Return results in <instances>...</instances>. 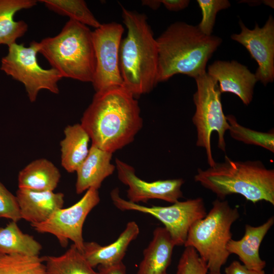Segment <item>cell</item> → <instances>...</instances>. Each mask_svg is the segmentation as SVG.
<instances>
[{
  "label": "cell",
  "instance_id": "603a6c76",
  "mask_svg": "<svg viewBox=\"0 0 274 274\" xmlns=\"http://www.w3.org/2000/svg\"><path fill=\"white\" fill-rule=\"evenodd\" d=\"M42 246L34 237L23 233L17 222L11 221L0 227V254H20L39 256Z\"/></svg>",
  "mask_w": 274,
  "mask_h": 274
},
{
  "label": "cell",
  "instance_id": "4fadbf2b",
  "mask_svg": "<svg viewBox=\"0 0 274 274\" xmlns=\"http://www.w3.org/2000/svg\"><path fill=\"white\" fill-rule=\"evenodd\" d=\"M119 180L127 186L128 200L138 203L146 202L150 199H158L174 203L183 197L181 187L184 183L182 179L144 181L135 173L134 168L118 158L115 159Z\"/></svg>",
  "mask_w": 274,
  "mask_h": 274
},
{
  "label": "cell",
  "instance_id": "9a60e30c",
  "mask_svg": "<svg viewBox=\"0 0 274 274\" xmlns=\"http://www.w3.org/2000/svg\"><path fill=\"white\" fill-rule=\"evenodd\" d=\"M16 196L21 219L30 224L44 222L64 204V194L61 192L18 188Z\"/></svg>",
  "mask_w": 274,
  "mask_h": 274
},
{
  "label": "cell",
  "instance_id": "44dd1931",
  "mask_svg": "<svg viewBox=\"0 0 274 274\" xmlns=\"http://www.w3.org/2000/svg\"><path fill=\"white\" fill-rule=\"evenodd\" d=\"M60 143L61 165L68 173L76 172L87 156L90 138L81 124L67 126Z\"/></svg>",
  "mask_w": 274,
  "mask_h": 274
},
{
  "label": "cell",
  "instance_id": "ffe728a7",
  "mask_svg": "<svg viewBox=\"0 0 274 274\" xmlns=\"http://www.w3.org/2000/svg\"><path fill=\"white\" fill-rule=\"evenodd\" d=\"M60 177L59 170L51 161L45 158L38 159L31 162L19 172L18 188L53 191Z\"/></svg>",
  "mask_w": 274,
  "mask_h": 274
},
{
  "label": "cell",
  "instance_id": "6da1fadb",
  "mask_svg": "<svg viewBox=\"0 0 274 274\" xmlns=\"http://www.w3.org/2000/svg\"><path fill=\"white\" fill-rule=\"evenodd\" d=\"M81 124L92 145L113 153L134 140L143 119L136 98L120 86L95 92Z\"/></svg>",
  "mask_w": 274,
  "mask_h": 274
},
{
  "label": "cell",
  "instance_id": "7a4b0ae2",
  "mask_svg": "<svg viewBox=\"0 0 274 274\" xmlns=\"http://www.w3.org/2000/svg\"><path fill=\"white\" fill-rule=\"evenodd\" d=\"M156 41L159 83L178 74L195 79L207 72V62L222 39L204 35L197 25L178 21L168 26Z\"/></svg>",
  "mask_w": 274,
  "mask_h": 274
},
{
  "label": "cell",
  "instance_id": "8fae6325",
  "mask_svg": "<svg viewBox=\"0 0 274 274\" xmlns=\"http://www.w3.org/2000/svg\"><path fill=\"white\" fill-rule=\"evenodd\" d=\"M98 190L89 188L81 199L73 206L59 209L44 222L30 224L31 226L38 232L54 235L62 247L65 248L68 241H72L82 253L85 242L83 227L88 214L100 201Z\"/></svg>",
  "mask_w": 274,
  "mask_h": 274
},
{
  "label": "cell",
  "instance_id": "30bf717a",
  "mask_svg": "<svg viewBox=\"0 0 274 274\" xmlns=\"http://www.w3.org/2000/svg\"><path fill=\"white\" fill-rule=\"evenodd\" d=\"M123 31L115 22L101 24L92 31L95 70L92 84L96 92L122 86L119 52Z\"/></svg>",
  "mask_w": 274,
  "mask_h": 274
},
{
  "label": "cell",
  "instance_id": "d590c367",
  "mask_svg": "<svg viewBox=\"0 0 274 274\" xmlns=\"http://www.w3.org/2000/svg\"><path fill=\"white\" fill-rule=\"evenodd\" d=\"M210 274H221V272H210Z\"/></svg>",
  "mask_w": 274,
  "mask_h": 274
},
{
  "label": "cell",
  "instance_id": "ac0fdd59",
  "mask_svg": "<svg viewBox=\"0 0 274 274\" xmlns=\"http://www.w3.org/2000/svg\"><path fill=\"white\" fill-rule=\"evenodd\" d=\"M112 154L91 144L87 156L76 170L77 194L91 187L98 189L103 181L113 173L116 166L111 163Z\"/></svg>",
  "mask_w": 274,
  "mask_h": 274
},
{
  "label": "cell",
  "instance_id": "ba28073f",
  "mask_svg": "<svg viewBox=\"0 0 274 274\" xmlns=\"http://www.w3.org/2000/svg\"><path fill=\"white\" fill-rule=\"evenodd\" d=\"M39 50V42L35 41L28 47L15 43L8 46V54L1 60V70L24 85L31 102L36 100L42 89L58 94L57 83L62 78L56 70L40 66L37 57Z\"/></svg>",
  "mask_w": 274,
  "mask_h": 274
},
{
  "label": "cell",
  "instance_id": "836d02e7",
  "mask_svg": "<svg viewBox=\"0 0 274 274\" xmlns=\"http://www.w3.org/2000/svg\"><path fill=\"white\" fill-rule=\"evenodd\" d=\"M143 5L147 6L155 10L159 8L161 4L160 0H144L142 1Z\"/></svg>",
  "mask_w": 274,
  "mask_h": 274
},
{
  "label": "cell",
  "instance_id": "cb8c5ba5",
  "mask_svg": "<svg viewBox=\"0 0 274 274\" xmlns=\"http://www.w3.org/2000/svg\"><path fill=\"white\" fill-rule=\"evenodd\" d=\"M43 258L47 274H100L94 270L74 244L61 255Z\"/></svg>",
  "mask_w": 274,
  "mask_h": 274
},
{
  "label": "cell",
  "instance_id": "d6a6232c",
  "mask_svg": "<svg viewBox=\"0 0 274 274\" xmlns=\"http://www.w3.org/2000/svg\"><path fill=\"white\" fill-rule=\"evenodd\" d=\"M98 271L100 274H126V267L121 262L111 266H98Z\"/></svg>",
  "mask_w": 274,
  "mask_h": 274
},
{
  "label": "cell",
  "instance_id": "8d00e7d4",
  "mask_svg": "<svg viewBox=\"0 0 274 274\" xmlns=\"http://www.w3.org/2000/svg\"><path fill=\"white\" fill-rule=\"evenodd\" d=\"M166 274H168L167 273H166ZM176 274H177V273H176Z\"/></svg>",
  "mask_w": 274,
  "mask_h": 274
},
{
  "label": "cell",
  "instance_id": "7402d4cb",
  "mask_svg": "<svg viewBox=\"0 0 274 274\" xmlns=\"http://www.w3.org/2000/svg\"><path fill=\"white\" fill-rule=\"evenodd\" d=\"M36 0H0V45L8 46L16 43L28 29L27 23L15 21V14L22 10L36 6Z\"/></svg>",
  "mask_w": 274,
  "mask_h": 274
},
{
  "label": "cell",
  "instance_id": "4dcf8cb0",
  "mask_svg": "<svg viewBox=\"0 0 274 274\" xmlns=\"http://www.w3.org/2000/svg\"><path fill=\"white\" fill-rule=\"evenodd\" d=\"M225 274H266L264 271H257L247 268L238 261L232 262L225 268Z\"/></svg>",
  "mask_w": 274,
  "mask_h": 274
},
{
  "label": "cell",
  "instance_id": "52a82bcc",
  "mask_svg": "<svg viewBox=\"0 0 274 274\" xmlns=\"http://www.w3.org/2000/svg\"><path fill=\"white\" fill-rule=\"evenodd\" d=\"M197 90L193 95L195 111L192 122L197 130L196 146L206 150L210 167L215 161L213 157L211 138L213 131L218 135V148L225 152V133L229 127L224 114L221 100V93L217 81L207 72L195 79Z\"/></svg>",
  "mask_w": 274,
  "mask_h": 274
},
{
  "label": "cell",
  "instance_id": "9c48e42d",
  "mask_svg": "<svg viewBox=\"0 0 274 274\" xmlns=\"http://www.w3.org/2000/svg\"><path fill=\"white\" fill-rule=\"evenodd\" d=\"M111 198L119 210L149 214L159 220L169 232L175 246L184 245L192 225L207 215L201 197L177 202L169 206H144L120 197L118 188L112 190Z\"/></svg>",
  "mask_w": 274,
  "mask_h": 274
},
{
  "label": "cell",
  "instance_id": "e575fe53",
  "mask_svg": "<svg viewBox=\"0 0 274 274\" xmlns=\"http://www.w3.org/2000/svg\"><path fill=\"white\" fill-rule=\"evenodd\" d=\"M263 3H264L266 6H269L271 8H273V1H271V0L263 1Z\"/></svg>",
  "mask_w": 274,
  "mask_h": 274
},
{
  "label": "cell",
  "instance_id": "3957f363",
  "mask_svg": "<svg viewBox=\"0 0 274 274\" xmlns=\"http://www.w3.org/2000/svg\"><path fill=\"white\" fill-rule=\"evenodd\" d=\"M121 8L127 29L119 52L122 87L136 98L151 91L158 83V46L146 16Z\"/></svg>",
  "mask_w": 274,
  "mask_h": 274
},
{
  "label": "cell",
  "instance_id": "d6986e66",
  "mask_svg": "<svg viewBox=\"0 0 274 274\" xmlns=\"http://www.w3.org/2000/svg\"><path fill=\"white\" fill-rule=\"evenodd\" d=\"M175 245L164 227H158L143 251V258L136 274H166Z\"/></svg>",
  "mask_w": 274,
  "mask_h": 274
},
{
  "label": "cell",
  "instance_id": "8992f818",
  "mask_svg": "<svg viewBox=\"0 0 274 274\" xmlns=\"http://www.w3.org/2000/svg\"><path fill=\"white\" fill-rule=\"evenodd\" d=\"M203 219L190 228L184 246L191 247L206 263L210 272H220L229 255L226 249L232 239V224L239 217L236 208L226 200L217 199Z\"/></svg>",
  "mask_w": 274,
  "mask_h": 274
},
{
  "label": "cell",
  "instance_id": "5bb4252c",
  "mask_svg": "<svg viewBox=\"0 0 274 274\" xmlns=\"http://www.w3.org/2000/svg\"><path fill=\"white\" fill-rule=\"evenodd\" d=\"M207 73L217 81L221 93H233L247 106L252 101L258 80L246 66L234 60H216L208 66Z\"/></svg>",
  "mask_w": 274,
  "mask_h": 274
},
{
  "label": "cell",
  "instance_id": "4316f807",
  "mask_svg": "<svg viewBox=\"0 0 274 274\" xmlns=\"http://www.w3.org/2000/svg\"><path fill=\"white\" fill-rule=\"evenodd\" d=\"M229 127L228 130L234 140L248 145L261 147L274 152L273 131L263 132L254 130L239 124L232 115L226 116Z\"/></svg>",
  "mask_w": 274,
  "mask_h": 274
},
{
  "label": "cell",
  "instance_id": "2e32d148",
  "mask_svg": "<svg viewBox=\"0 0 274 274\" xmlns=\"http://www.w3.org/2000/svg\"><path fill=\"white\" fill-rule=\"evenodd\" d=\"M139 232L136 223L130 221L117 239L109 245L102 246L94 242H84L82 254L93 268L117 264L122 262L129 244Z\"/></svg>",
  "mask_w": 274,
  "mask_h": 274
},
{
  "label": "cell",
  "instance_id": "7c38bea8",
  "mask_svg": "<svg viewBox=\"0 0 274 274\" xmlns=\"http://www.w3.org/2000/svg\"><path fill=\"white\" fill-rule=\"evenodd\" d=\"M241 31L231 35V39L244 46L258 67L255 74L258 81L266 86L274 80V19L270 15L264 25L257 23L253 29L239 20Z\"/></svg>",
  "mask_w": 274,
  "mask_h": 274
},
{
  "label": "cell",
  "instance_id": "d4e9b609",
  "mask_svg": "<svg viewBox=\"0 0 274 274\" xmlns=\"http://www.w3.org/2000/svg\"><path fill=\"white\" fill-rule=\"evenodd\" d=\"M46 8L59 15L68 16L70 19L76 21L87 26L95 28L100 23L83 0H41Z\"/></svg>",
  "mask_w": 274,
  "mask_h": 274
},
{
  "label": "cell",
  "instance_id": "f546056e",
  "mask_svg": "<svg viewBox=\"0 0 274 274\" xmlns=\"http://www.w3.org/2000/svg\"><path fill=\"white\" fill-rule=\"evenodd\" d=\"M0 218L17 222L21 219L16 195L10 192L0 181Z\"/></svg>",
  "mask_w": 274,
  "mask_h": 274
},
{
  "label": "cell",
  "instance_id": "277c9868",
  "mask_svg": "<svg viewBox=\"0 0 274 274\" xmlns=\"http://www.w3.org/2000/svg\"><path fill=\"white\" fill-rule=\"evenodd\" d=\"M194 180L221 200L240 194L254 203L264 200L274 205V170L259 160H233L225 156L208 169H197Z\"/></svg>",
  "mask_w": 274,
  "mask_h": 274
},
{
  "label": "cell",
  "instance_id": "e0dca14e",
  "mask_svg": "<svg viewBox=\"0 0 274 274\" xmlns=\"http://www.w3.org/2000/svg\"><path fill=\"white\" fill-rule=\"evenodd\" d=\"M273 223L274 218L271 217L258 226L246 224L243 237L237 241L231 239L227 245V251L230 254L236 255L247 268L257 271L263 270L266 262L260 257L259 248Z\"/></svg>",
  "mask_w": 274,
  "mask_h": 274
},
{
  "label": "cell",
  "instance_id": "1f68e13d",
  "mask_svg": "<svg viewBox=\"0 0 274 274\" xmlns=\"http://www.w3.org/2000/svg\"><path fill=\"white\" fill-rule=\"evenodd\" d=\"M161 4L168 10L170 11H179L187 8L189 3V0H160Z\"/></svg>",
  "mask_w": 274,
  "mask_h": 274
},
{
  "label": "cell",
  "instance_id": "5b68a950",
  "mask_svg": "<svg viewBox=\"0 0 274 274\" xmlns=\"http://www.w3.org/2000/svg\"><path fill=\"white\" fill-rule=\"evenodd\" d=\"M39 44V53L62 78L92 82L95 56L92 31L87 26L69 19L58 34Z\"/></svg>",
  "mask_w": 274,
  "mask_h": 274
},
{
  "label": "cell",
  "instance_id": "484cf974",
  "mask_svg": "<svg viewBox=\"0 0 274 274\" xmlns=\"http://www.w3.org/2000/svg\"><path fill=\"white\" fill-rule=\"evenodd\" d=\"M43 257L0 254V274H47Z\"/></svg>",
  "mask_w": 274,
  "mask_h": 274
},
{
  "label": "cell",
  "instance_id": "f1b7e54d",
  "mask_svg": "<svg viewBox=\"0 0 274 274\" xmlns=\"http://www.w3.org/2000/svg\"><path fill=\"white\" fill-rule=\"evenodd\" d=\"M208 267L196 251L186 247L179 261L177 274H207Z\"/></svg>",
  "mask_w": 274,
  "mask_h": 274
},
{
  "label": "cell",
  "instance_id": "83f0119b",
  "mask_svg": "<svg viewBox=\"0 0 274 274\" xmlns=\"http://www.w3.org/2000/svg\"><path fill=\"white\" fill-rule=\"evenodd\" d=\"M202 13V18L197 27L204 35H212L217 14L230 7L227 0H197Z\"/></svg>",
  "mask_w": 274,
  "mask_h": 274
}]
</instances>
